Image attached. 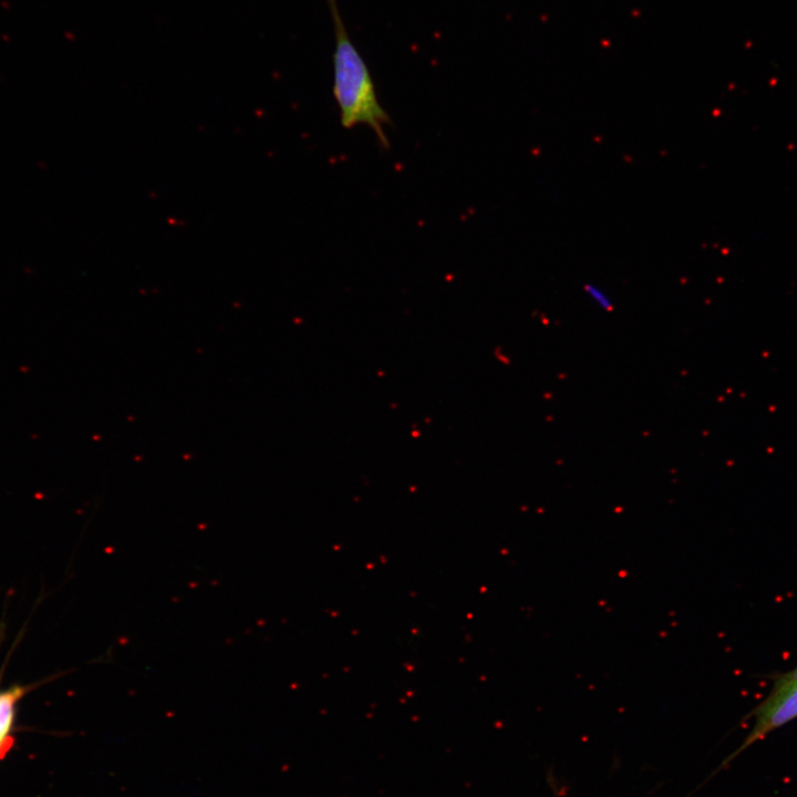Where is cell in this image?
Returning a JSON list of instances; mask_svg holds the SVG:
<instances>
[{
    "label": "cell",
    "instance_id": "obj_1",
    "mask_svg": "<svg viewBox=\"0 0 797 797\" xmlns=\"http://www.w3.org/2000/svg\"><path fill=\"white\" fill-rule=\"evenodd\" d=\"M325 1L334 30L333 95L341 125L344 128L366 125L374 132L381 146L387 148L384 127L391 123V118L377 100L370 70L349 35L337 0Z\"/></svg>",
    "mask_w": 797,
    "mask_h": 797
},
{
    "label": "cell",
    "instance_id": "obj_2",
    "mask_svg": "<svg viewBox=\"0 0 797 797\" xmlns=\"http://www.w3.org/2000/svg\"><path fill=\"white\" fill-rule=\"evenodd\" d=\"M753 727L732 757L797 718V681L776 677L769 694L753 711Z\"/></svg>",
    "mask_w": 797,
    "mask_h": 797
},
{
    "label": "cell",
    "instance_id": "obj_3",
    "mask_svg": "<svg viewBox=\"0 0 797 797\" xmlns=\"http://www.w3.org/2000/svg\"><path fill=\"white\" fill-rule=\"evenodd\" d=\"M24 691L23 687L15 686L0 693V748L2 752L10 745L9 735L14 720L15 707Z\"/></svg>",
    "mask_w": 797,
    "mask_h": 797
},
{
    "label": "cell",
    "instance_id": "obj_4",
    "mask_svg": "<svg viewBox=\"0 0 797 797\" xmlns=\"http://www.w3.org/2000/svg\"><path fill=\"white\" fill-rule=\"evenodd\" d=\"M584 291L590 300L599 308L610 311L613 307L612 300L600 287L589 283L584 286Z\"/></svg>",
    "mask_w": 797,
    "mask_h": 797
},
{
    "label": "cell",
    "instance_id": "obj_5",
    "mask_svg": "<svg viewBox=\"0 0 797 797\" xmlns=\"http://www.w3.org/2000/svg\"><path fill=\"white\" fill-rule=\"evenodd\" d=\"M777 677L785 681H797V666Z\"/></svg>",
    "mask_w": 797,
    "mask_h": 797
},
{
    "label": "cell",
    "instance_id": "obj_6",
    "mask_svg": "<svg viewBox=\"0 0 797 797\" xmlns=\"http://www.w3.org/2000/svg\"><path fill=\"white\" fill-rule=\"evenodd\" d=\"M0 753H2V749L0 748Z\"/></svg>",
    "mask_w": 797,
    "mask_h": 797
}]
</instances>
